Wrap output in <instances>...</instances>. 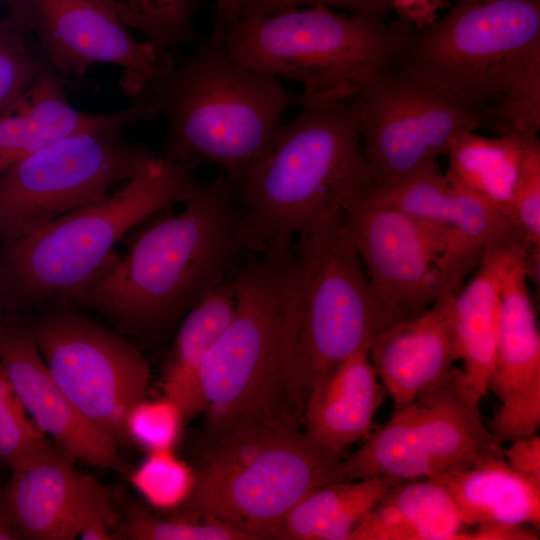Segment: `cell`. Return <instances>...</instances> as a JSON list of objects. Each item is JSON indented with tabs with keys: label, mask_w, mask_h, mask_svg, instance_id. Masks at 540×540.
Here are the masks:
<instances>
[{
	"label": "cell",
	"mask_w": 540,
	"mask_h": 540,
	"mask_svg": "<svg viewBox=\"0 0 540 540\" xmlns=\"http://www.w3.org/2000/svg\"><path fill=\"white\" fill-rule=\"evenodd\" d=\"M508 216L527 248L540 247V140L538 136L530 142Z\"/></svg>",
	"instance_id": "e575fe53"
},
{
	"label": "cell",
	"mask_w": 540,
	"mask_h": 540,
	"mask_svg": "<svg viewBox=\"0 0 540 540\" xmlns=\"http://www.w3.org/2000/svg\"><path fill=\"white\" fill-rule=\"evenodd\" d=\"M453 499L472 540H517V526L540 527V484L502 456L436 477Z\"/></svg>",
	"instance_id": "ffe728a7"
},
{
	"label": "cell",
	"mask_w": 540,
	"mask_h": 540,
	"mask_svg": "<svg viewBox=\"0 0 540 540\" xmlns=\"http://www.w3.org/2000/svg\"><path fill=\"white\" fill-rule=\"evenodd\" d=\"M386 394L369 349L359 350L310 390L302 411L303 431L319 451L340 460L349 446L368 437Z\"/></svg>",
	"instance_id": "7402d4cb"
},
{
	"label": "cell",
	"mask_w": 540,
	"mask_h": 540,
	"mask_svg": "<svg viewBox=\"0 0 540 540\" xmlns=\"http://www.w3.org/2000/svg\"><path fill=\"white\" fill-rule=\"evenodd\" d=\"M315 4L362 15L378 23H385V18L392 11L391 0H235L233 21L266 17L289 9Z\"/></svg>",
	"instance_id": "d590c367"
},
{
	"label": "cell",
	"mask_w": 540,
	"mask_h": 540,
	"mask_svg": "<svg viewBox=\"0 0 540 540\" xmlns=\"http://www.w3.org/2000/svg\"><path fill=\"white\" fill-rule=\"evenodd\" d=\"M120 19L153 46L170 51L196 42L193 17L200 0H108Z\"/></svg>",
	"instance_id": "f1b7e54d"
},
{
	"label": "cell",
	"mask_w": 540,
	"mask_h": 540,
	"mask_svg": "<svg viewBox=\"0 0 540 540\" xmlns=\"http://www.w3.org/2000/svg\"><path fill=\"white\" fill-rule=\"evenodd\" d=\"M235 314L199 374L211 439L294 414L291 381L301 325L294 243L250 254L233 272Z\"/></svg>",
	"instance_id": "5b68a950"
},
{
	"label": "cell",
	"mask_w": 540,
	"mask_h": 540,
	"mask_svg": "<svg viewBox=\"0 0 540 540\" xmlns=\"http://www.w3.org/2000/svg\"><path fill=\"white\" fill-rule=\"evenodd\" d=\"M297 236L301 325L291 401L302 415L310 390L397 320L374 292L342 210L320 214Z\"/></svg>",
	"instance_id": "9c48e42d"
},
{
	"label": "cell",
	"mask_w": 540,
	"mask_h": 540,
	"mask_svg": "<svg viewBox=\"0 0 540 540\" xmlns=\"http://www.w3.org/2000/svg\"><path fill=\"white\" fill-rule=\"evenodd\" d=\"M538 135L485 137L467 131L455 136L447 156L445 173L461 188L502 211L509 208L522 175L531 140Z\"/></svg>",
	"instance_id": "4316f807"
},
{
	"label": "cell",
	"mask_w": 540,
	"mask_h": 540,
	"mask_svg": "<svg viewBox=\"0 0 540 540\" xmlns=\"http://www.w3.org/2000/svg\"><path fill=\"white\" fill-rule=\"evenodd\" d=\"M365 156L377 185L399 181L446 155L479 121L425 84L389 66L353 96Z\"/></svg>",
	"instance_id": "5bb4252c"
},
{
	"label": "cell",
	"mask_w": 540,
	"mask_h": 540,
	"mask_svg": "<svg viewBox=\"0 0 540 540\" xmlns=\"http://www.w3.org/2000/svg\"><path fill=\"white\" fill-rule=\"evenodd\" d=\"M467 531L445 488L418 479L391 488L349 540H466Z\"/></svg>",
	"instance_id": "484cf974"
},
{
	"label": "cell",
	"mask_w": 540,
	"mask_h": 540,
	"mask_svg": "<svg viewBox=\"0 0 540 540\" xmlns=\"http://www.w3.org/2000/svg\"><path fill=\"white\" fill-rule=\"evenodd\" d=\"M234 2L235 0H215L212 37L224 40L226 27L233 21Z\"/></svg>",
	"instance_id": "f35d334b"
},
{
	"label": "cell",
	"mask_w": 540,
	"mask_h": 540,
	"mask_svg": "<svg viewBox=\"0 0 540 540\" xmlns=\"http://www.w3.org/2000/svg\"><path fill=\"white\" fill-rule=\"evenodd\" d=\"M67 78L50 64L15 107L0 119V176L50 143L73 133L101 128L121 130L147 120L132 104L108 114L73 107L66 95Z\"/></svg>",
	"instance_id": "44dd1931"
},
{
	"label": "cell",
	"mask_w": 540,
	"mask_h": 540,
	"mask_svg": "<svg viewBox=\"0 0 540 540\" xmlns=\"http://www.w3.org/2000/svg\"><path fill=\"white\" fill-rule=\"evenodd\" d=\"M49 63L31 35L0 15V119L35 84Z\"/></svg>",
	"instance_id": "f546056e"
},
{
	"label": "cell",
	"mask_w": 540,
	"mask_h": 540,
	"mask_svg": "<svg viewBox=\"0 0 540 540\" xmlns=\"http://www.w3.org/2000/svg\"><path fill=\"white\" fill-rule=\"evenodd\" d=\"M11 472L0 495L21 539L72 540L117 524L109 490L59 447Z\"/></svg>",
	"instance_id": "2e32d148"
},
{
	"label": "cell",
	"mask_w": 540,
	"mask_h": 540,
	"mask_svg": "<svg viewBox=\"0 0 540 540\" xmlns=\"http://www.w3.org/2000/svg\"><path fill=\"white\" fill-rule=\"evenodd\" d=\"M1 463V462H0Z\"/></svg>",
	"instance_id": "7bdbcfd3"
},
{
	"label": "cell",
	"mask_w": 540,
	"mask_h": 540,
	"mask_svg": "<svg viewBox=\"0 0 540 540\" xmlns=\"http://www.w3.org/2000/svg\"><path fill=\"white\" fill-rule=\"evenodd\" d=\"M0 363L36 426L67 455L123 472L119 445L92 425L51 377L20 315L0 320Z\"/></svg>",
	"instance_id": "ac0fdd59"
},
{
	"label": "cell",
	"mask_w": 540,
	"mask_h": 540,
	"mask_svg": "<svg viewBox=\"0 0 540 540\" xmlns=\"http://www.w3.org/2000/svg\"><path fill=\"white\" fill-rule=\"evenodd\" d=\"M409 28L315 4L234 20L224 43L245 68L295 81L309 100H328L355 95L391 66Z\"/></svg>",
	"instance_id": "ba28073f"
},
{
	"label": "cell",
	"mask_w": 540,
	"mask_h": 540,
	"mask_svg": "<svg viewBox=\"0 0 540 540\" xmlns=\"http://www.w3.org/2000/svg\"><path fill=\"white\" fill-rule=\"evenodd\" d=\"M366 195L343 214L372 288L391 315L408 318L456 294L485 249Z\"/></svg>",
	"instance_id": "7c38bea8"
},
{
	"label": "cell",
	"mask_w": 540,
	"mask_h": 540,
	"mask_svg": "<svg viewBox=\"0 0 540 540\" xmlns=\"http://www.w3.org/2000/svg\"><path fill=\"white\" fill-rule=\"evenodd\" d=\"M481 397L453 367L414 400L394 405L389 420L337 464L336 480L385 476L434 479L502 456L480 412Z\"/></svg>",
	"instance_id": "30bf717a"
},
{
	"label": "cell",
	"mask_w": 540,
	"mask_h": 540,
	"mask_svg": "<svg viewBox=\"0 0 540 540\" xmlns=\"http://www.w3.org/2000/svg\"><path fill=\"white\" fill-rule=\"evenodd\" d=\"M300 423L298 416L282 414L211 439L195 470L190 512L228 523L254 540L280 539L287 514L335 481L341 460L319 451Z\"/></svg>",
	"instance_id": "52a82bcc"
},
{
	"label": "cell",
	"mask_w": 540,
	"mask_h": 540,
	"mask_svg": "<svg viewBox=\"0 0 540 540\" xmlns=\"http://www.w3.org/2000/svg\"><path fill=\"white\" fill-rule=\"evenodd\" d=\"M366 196L482 248L501 239L520 238L502 211L451 184L437 161L399 181L377 185Z\"/></svg>",
	"instance_id": "603a6c76"
},
{
	"label": "cell",
	"mask_w": 540,
	"mask_h": 540,
	"mask_svg": "<svg viewBox=\"0 0 540 540\" xmlns=\"http://www.w3.org/2000/svg\"><path fill=\"white\" fill-rule=\"evenodd\" d=\"M29 417L0 363V462L11 470L58 447Z\"/></svg>",
	"instance_id": "4dcf8cb0"
},
{
	"label": "cell",
	"mask_w": 540,
	"mask_h": 540,
	"mask_svg": "<svg viewBox=\"0 0 540 540\" xmlns=\"http://www.w3.org/2000/svg\"><path fill=\"white\" fill-rule=\"evenodd\" d=\"M401 482L385 476L328 482L287 514L280 539L349 540L363 519Z\"/></svg>",
	"instance_id": "83f0119b"
},
{
	"label": "cell",
	"mask_w": 540,
	"mask_h": 540,
	"mask_svg": "<svg viewBox=\"0 0 540 540\" xmlns=\"http://www.w3.org/2000/svg\"><path fill=\"white\" fill-rule=\"evenodd\" d=\"M184 209L155 220L126 255L69 304L138 333L190 309L234 272L243 247L236 185L220 175L196 183Z\"/></svg>",
	"instance_id": "3957f363"
},
{
	"label": "cell",
	"mask_w": 540,
	"mask_h": 540,
	"mask_svg": "<svg viewBox=\"0 0 540 540\" xmlns=\"http://www.w3.org/2000/svg\"><path fill=\"white\" fill-rule=\"evenodd\" d=\"M526 250L518 237L489 244L473 278L452 297L451 316L462 370L469 387L481 398L488 393L496 358L503 278L513 259Z\"/></svg>",
	"instance_id": "cb8c5ba5"
},
{
	"label": "cell",
	"mask_w": 540,
	"mask_h": 540,
	"mask_svg": "<svg viewBox=\"0 0 540 540\" xmlns=\"http://www.w3.org/2000/svg\"><path fill=\"white\" fill-rule=\"evenodd\" d=\"M192 517L160 519L139 510H129L128 519L119 526L117 539L133 540H253L254 538L223 521L198 514Z\"/></svg>",
	"instance_id": "d6a6232c"
},
{
	"label": "cell",
	"mask_w": 540,
	"mask_h": 540,
	"mask_svg": "<svg viewBox=\"0 0 540 540\" xmlns=\"http://www.w3.org/2000/svg\"><path fill=\"white\" fill-rule=\"evenodd\" d=\"M194 168L157 157L103 198L1 244L0 269L17 312L69 305L114 264L111 251L125 233L190 197Z\"/></svg>",
	"instance_id": "8992f818"
},
{
	"label": "cell",
	"mask_w": 540,
	"mask_h": 540,
	"mask_svg": "<svg viewBox=\"0 0 540 540\" xmlns=\"http://www.w3.org/2000/svg\"><path fill=\"white\" fill-rule=\"evenodd\" d=\"M235 309V284L231 273L189 309L177 332L162 385L164 396L179 406L185 420L204 413L200 369L232 321Z\"/></svg>",
	"instance_id": "d4e9b609"
},
{
	"label": "cell",
	"mask_w": 540,
	"mask_h": 540,
	"mask_svg": "<svg viewBox=\"0 0 540 540\" xmlns=\"http://www.w3.org/2000/svg\"><path fill=\"white\" fill-rule=\"evenodd\" d=\"M148 453L130 475L133 487L157 509L171 510L187 503L195 486V470L173 450Z\"/></svg>",
	"instance_id": "1f68e13d"
},
{
	"label": "cell",
	"mask_w": 540,
	"mask_h": 540,
	"mask_svg": "<svg viewBox=\"0 0 540 540\" xmlns=\"http://www.w3.org/2000/svg\"><path fill=\"white\" fill-rule=\"evenodd\" d=\"M118 129L64 136L0 176V245L97 201L157 158Z\"/></svg>",
	"instance_id": "8fae6325"
},
{
	"label": "cell",
	"mask_w": 540,
	"mask_h": 540,
	"mask_svg": "<svg viewBox=\"0 0 540 540\" xmlns=\"http://www.w3.org/2000/svg\"><path fill=\"white\" fill-rule=\"evenodd\" d=\"M0 6L65 78L84 76L97 63L148 77L175 62L170 51L135 37L108 0H0Z\"/></svg>",
	"instance_id": "9a60e30c"
},
{
	"label": "cell",
	"mask_w": 540,
	"mask_h": 540,
	"mask_svg": "<svg viewBox=\"0 0 540 540\" xmlns=\"http://www.w3.org/2000/svg\"><path fill=\"white\" fill-rule=\"evenodd\" d=\"M185 417L179 406L164 396L135 403L126 417L129 440L148 452L173 450L180 439Z\"/></svg>",
	"instance_id": "836d02e7"
},
{
	"label": "cell",
	"mask_w": 540,
	"mask_h": 540,
	"mask_svg": "<svg viewBox=\"0 0 540 540\" xmlns=\"http://www.w3.org/2000/svg\"><path fill=\"white\" fill-rule=\"evenodd\" d=\"M119 83L148 119L164 118V157L194 167L213 163L235 185L267 152L284 113L311 101L245 68L212 36L161 72L124 71Z\"/></svg>",
	"instance_id": "7a4b0ae2"
},
{
	"label": "cell",
	"mask_w": 540,
	"mask_h": 540,
	"mask_svg": "<svg viewBox=\"0 0 540 540\" xmlns=\"http://www.w3.org/2000/svg\"><path fill=\"white\" fill-rule=\"evenodd\" d=\"M444 0H391V10L399 21L414 30H420L437 20Z\"/></svg>",
	"instance_id": "74e56055"
},
{
	"label": "cell",
	"mask_w": 540,
	"mask_h": 540,
	"mask_svg": "<svg viewBox=\"0 0 540 540\" xmlns=\"http://www.w3.org/2000/svg\"><path fill=\"white\" fill-rule=\"evenodd\" d=\"M498 136L540 129V0H455L391 65Z\"/></svg>",
	"instance_id": "6da1fadb"
},
{
	"label": "cell",
	"mask_w": 540,
	"mask_h": 540,
	"mask_svg": "<svg viewBox=\"0 0 540 540\" xmlns=\"http://www.w3.org/2000/svg\"><path fill=\"white\" fill-rule=\"evenodd\" d=\"M46 367L76 409L119 446L126 444V417L147 397L150 367L121 335L69 305L41 308L22 318Z\"/></svg>",
	"instance_id": "4fadbf2b"
},
{
	"label": "cell",
	"mask_w": 540,
	"mask_h": 540,
	"mask_svg": "<svg viewBox=\"0 0 540 540\" xmlns=\"http://www.w3.org/2000/svg\"><path fill=\"white\" fill-rule=\"evenodd\" d=\"M7 315H13V314H8V313H6V312L0 310V320H1L3 317L7 316Z\"/></svg>",
	"instance_id": "b9f144b4"
},
{
	"label": "cell",
	"mask_w": 540,
	"mask_h": 540,
	"mask_svg": "<svg viewBox=\"0 0 540 540\" xmlns=\"http://www.w3.org/2000/svg\"><path fill=\"white\" fill-rule=\"evenodd\" d=\"M353 96L300 106L236 185L239 231L247 252L265 254L291 245L311 220L326 211H343L377 186Z\"/></svg>",
	"instance_id": "277c9868"
},
{
	"label": "cell",
	"mask_w": 540,
	"mask_h": 540,
	"mask_svg": "<svg viewBox=\"0 0 540 540\" xmlns=\"http://www.w3.org/2000/svg\"><path fill=\"white\" fill-rule=\"evenodd\" d=\"M0 310L13 315H19L12 293L3 272L0 269Z\"/></svg>",
	"instance_id": "ab89813d"
},
{
	"label": "cell",
	"mask_w": 540,
	"mask_h": 540,
	"mask_svg": "<svg viewBox=\"0 0 540 540\" xmlns=\"http://www.w3.org/2000/svg\"><path fill=\"white\" fill-rule=\"evenodd\" d=\"M502 457L514 472L540 484V438L536 433L502 447Z\"/></svg>",
	"instance_id": "8d00e7d4"
},
{
	"label": "cell",
	"mask_w": 540,
	"mask_h": 540,
	"mask_svg": "<svg viewBox=\"0 0 540 540\" xmlns=\"http://www.w3.org/2000/svg\"><path fill=\"white\" fill-rule=\"evenodd\" d=\"M525 255L513 259L503 278L496 358L487 382L501 404L489 429L499 446L535 434L540 425V335Z\"/></svg>",
	"instance_id": "e0dca14e"
},
{
	"label": "cell",
	"mask_w": 540,
	"mask_h": 540,
	"mask_svg": "<svg viewBox=\"0 0 540 540\" xmlns=\"http://www.w3.org/2000/svg\"><path fill=\"white\" fill-rule=\"evenodd\" d=\"M453 295L395 321L372 342L371 362L394 405L417 398L460 360L451 316Z\"/></svg>",
	"instance_id": "d6986e66"
},
{
	"label": "cell",
	"mask_w": 540,
	"mask_h": 540,
	"mask_svg": "<svg viewBox=\"0 0 540 540\" xmlns=\"http://www.w3.org/2000/svg\"><path fill=\"white\" fill-rule=\"evenodd\" d=\"M21 539L16 531L1 499L0 495V540Z\"/></svg>",
	"instance_id": "60d3db41"
}]
</instances>
